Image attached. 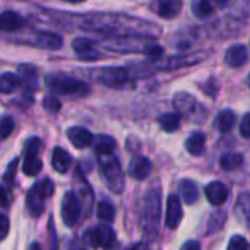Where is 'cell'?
<instances>
[{"label": "cell", "mask_w": 250, "mask_h": 250, "mask_svg": "<svg viewBox=\"0 0 250 250\" xmlns=\"http://www.w3.org/2000/svg\"><path fill=\"white\" fill-rule=\"evenodd\" d=\"M149 22H142L133 18L117 15H88L82 19L81 28L85 31H95L103 34H116L123 37H152Z\"/></svg>", "instance_id": "obj_1"}, {"label": "cell", "mask_w": 250, "mask_h": 250, "mask_svg": "<svg viewBox=\"0 0 250 250\" xmlns=\"http://www.w3.org/2000/svg\"><path fill=\"white\" fill-rule=\"evenodd\" d=\"M160 215H161V193L160 189L152 188L148 190L142 208V227L148 237L154 239L157 236Z\"/></svg>", "instance_id": "obj_2"}, {"label": "cell", "mask_w": 250, "mask_h": 250, "mask_svg": "<svg viewBox=\"0 0 250 250\" xmlns=\"http://www.w3.org/2000/svg\"><path fill=\"white\" fill-rule=\"evenodd\" d=\"M47 85L51 92L59 95H72V97H88L91 94V86L85 82H81L75 78H70L63 73H54L47 78Z\"/></svg>", "instance_id": "obj_3"}, {"label": "cell", "mask_w": 250, "mask_h": 250, "mask_svg": "<svg viewBox=\"0 0 250 250\" xmlns=\"http://www.w3.org/2000/svg\"><path fill=\"white\" fill-rule=\"evenodd\" d=\"M98 164L110 190L114 193H122L125 189V177L119 160L113 154H103L98 155Z\"/></svg>", "instance_id": "obj_4"}, {"label": "cell", "mask_w": 250, "mask_h": 250, "mask_svg": "<svg viewBox=\"0 0 250 250\" xmlns=\"http://www.w3.org/2000/svg\"><path fill=\"white\" fill-rule=\"evenodd\" d=\"M92 76L107 86H120L129 81L130 72L125 67H104L97 69V72Z\"/></svg>", "instance_id": "obj_5"}, {"label": "cell", "mask_w": 250, "mask_h": 250, "mask_svg": "<svg viewBox=\"0 0 250 250\" xmlns=\"http://www.w3.org/2000/svg\"><path fill=\"white\" fill-rule=\"evenodd\" d=\"M81 218V202L73 192H66L62 201V220L64 226L75 227Z\"/></svg>", "instance_id": "obj_6"}, {"label": "cell", "mask_w": 250, "mask_h": 250, "mask_svg": "<svg viewBox=\"0 0 250 250\" xmlns=\"http://www.w3.org/2000/svg\"><path fill=\"white\" fill-rule=\"evenodd\" d=\"M72 47H73V51L79 60L95 62V60L101 59V53L97 50L94 41H91L88 38H75L72 42Z\"/></svg>", "instance_id": "obj_7"}, {"label": "cell", "mask_w": 250, "mask_h": 250, "mask_svg": "<svg viewBox=\"0 0 250 250\" xmlns=\"http://www.w3.org/2000/svg\"><path fill=\"white\" fill-rule=\"evenodd\" d=\"M29 44H34L44 50H59L63 44V38L59 34L48 32V31H38L34 34V41Z\"/></svg>", "instance_id": "obj_8"}, {"label": "cell", "mask_w": 250, "mask_h": 250, "mask_svg": "<svg viewBox=\"0 0 250 250\" xmlns=\"http://www.w3.org/2000/svg\"><path fill=\"white\" fill-rule=\"evenodd\" d=\"M183 218V209L179 198L176 195H170L167 199V212H166V226L171 230L177 229Z\"/></svg>", "instance_id": "obj_9"}, {"label": "cell", "mask_w": 250, "mask_h": 250, "mask_svg": "<svg viewBox=\"0 0 250 250\" xmlns=\"http://www.w3.org/2000/svg\"><path fill=\"white\" fill-rule=\"evenodd\" d=\"M67 138H69L70 144L78 149H85V148L91 146L92 141H94L92 133L82 126H73V127L67 129Z\"/></svg>", "instance_id": "obj_10"}, {"label": "cell", "mask_w": 250, "mask_h": 250, "mask_svg": "<svg viewBox=\"0 0 250 250\" xmlns=\"http://www.w3.org/2000/svg\"><path fill=\"white\" fill-rule=\"evenodd\" d=\"M151 170H152L151 161L142 155L132 158V161L129 164V174L136 180H145L151 174Z\"/></svg>", "instance_id": "obj_11"}, {"label": "cell", "mask_w": 250, "mask_h": 250, "mask_svg": "<svg viewBox=\"0 0 250 250\" xmlns=\"http://www.w3.org/2000/svg\"><path fill=\"white\" fill-rule=\"evenodd\" d=\"M205 195H207V199L212 205L218 207V205H223L227 201V198H229V189L221 182H211L205 188Z\"/></svg>", "instance_id": "obj_12"}, {"label": "cell", "mask_w": 250, "mask_h": 250, "mask_svg": "<svg viewBox=\"0 0 250 250\" xmlns=\"http://www.w3.org/2000/svg\"><path fill=\"white\" fill-rule=\"evenodd\" d=\"M248 59H249L248 48L242 44L231 45L226 51V63L231 67H240V66L246 64Z\"/></svg>", "instance_id": "obj_13"}, {"label": "cell", "mask_w": 250, "mask_h": 250, "mask_svg": "<svg viewBox=\"0 0 250 250\" xmlns=\"http://www.w3.org/2000/svg\"><path fill=\"white\" fill-rule=\"evenodd\" d=\"M23 18L16 12H1L0 13V31L3 32H15L23 26Z\"/></svg>", "instance_id": "obj_14"}, {"label": "cell", "mask_w": 250, "mask_h": 250, "mask_svg": "<svg viewBox=\"0 0 250 250\" xmlns=\"http://www.w3.org/2000/svg\"><path fill=\"white\" fill-rule=\"evenodd\" d=\"M182 7H183L182 0H158L157 3V12L164 19L176 18L182 12Z\"/></svg>", "instance_id": "obj_15"}, {"label": "cell", "mask_w": 250, "mask_h": 250, "mask_svg": "<svg viewBox=\"0 0 250 250\" xmlns=\"http://www.w3.org/2000/svg\"><path fill=\"white\" fill-rule=\"evenodd\" d=\"M51 164H53V168L57 171V173H67V170L70 168V164H72V157L63 149V148H54L53 151V158H51Z\"/></svg>", "instance_id": "obj_16"}, {"label": "cell", "mask_w": 250, "mask_h": 250, "mask_svg": "<svg viewBox=\"0 0 250 250\" xmlns=\"http://www.w3.org/2000/svg\"><path fill=\"white\" fill-rule=\"evenodd\" d=\"M18 70H19V76H21L19 79H21V82H23V85L28 89H31V91L37 89V86H38L37 69L34 66H31V64H21L18 67Z\"/></svg>", "instance_id": "obj_17"}, {"label": "cell", "mask_w": 250, "mask_h": 250, "mask_svg": "<svg viewBox=\"0 0 250 250\" xmlns=\"http://www.w3.org/2000/svg\"><path fill=\"white\" fill-rule=\"evenodd\" d=\"M179 190L182 193V198L183 201L188 204V205H193L195 202H198L199 199V192H198V186L195 182L186 179V180H182L180 185H179Z\"/></svg>", "instance_id": "obj_18"}, {"label": "cell", "mask_w": 250, "mask_h": 250, "mask_svg": "<svg viewBox=\"0 0 250 250\" xmlns=\"http://www.w3.org/2000/svg\"><path fill=\"white\" fill-rule=\"evenodd\" d=\"M205 144H207L205 135L201 133V132H196V133H193V135H190L188 138L185 145H186V149H188L189 154H192L195 157H199L205 151Z\"/></svg>", "instance_id": "obj_19"}, {"label": "cell", "mask_w": 250, "mask_h": 250, "mask_svg": "<svg viewBox=\"0 0 250 250\" xmlns=\"http://www.w3.org/2000/svg\"><path fill=\"white\" fill-rule=\"evenodd\" d=\"M26 207L32 217H40L44 212V198L34 188L26 195Z\"/></svg>", "instance_id": "obj_20"}, {"label": "cell", "mask_w": 250, "mask_h": 250, "mask_svg": "<svg viewBox=\"0 0 250 250\" xmlns=\"http://www.w3.org/2000/svg\"><path fill=\"white\" fill-rule=\"evenodd\" d=\"M236 125V114L231 110H223L218 113L217 120H215V126L221 133H227L230 132Z\"/></svg>", "instance_id": "obj_21"}, {"label": "cell", "mask_w": 250, "mask_h": 250, "mask_svg": "<svg viewBox=\"0 0 250 250\" xmlns=\"http://www.w3.org/2000/svg\"><path fill=\"white\" fill-rule=\"evenodd\" d=\"M95 230H97V236H98L100 246L103 249H111L116 245V233L113 231L111 227H108V226H100Z\"/></svg>", "instance_id": "obj_22"}, {"label": "cell", "mask_w": 250, "mask_h": 250, "mask_svg": "<svg viewBox=\"0 0 250 250\" xmlns=\"http://www.w3.org/2000/svg\"><path fill=\"white\" fill-rule=\"evenodd\" d=\"M195 104H196L195 98L190 97V95L186 94V92H179V94L174 97V107H176L180 113H183V114L192 113V111L195 110Z\"/></svg>", "instance_id": "obj_23"}, {"label": "cell", "mask_w": 250, "mask_h": 250, "mask_svg": "<svg viewBox=\"0 0 250 250\" xmlns=\"http://www.w3.org/2000/svg\"><path fill=\"white\" fill-rule=\"evenodd\" d=\"M92 142H94V146H95V152H97V155H103V154H113V151L116 149V141H114L111 136L100 135V136H97Z\"/></svg>", "instance_id": "obj_24"}, {"label": "cell", "mask_w": 250, "mask_h": 250, "mask_svg": "<svg viewBox=\"0 0 250 250\" xmlns=\"http://www.w3.org/2000/svg\"><path fill=\"white\" fill-rule=\"evenodd\" d=\"M19 85H21V79L15 73L6 72V73H1L0 75V92L1 94H10Z\"/></svg>", "instance_id": "obj_25"}, {"label": "cell", "mask_w": 250, "mask_h": 250, "mask_svg": "<svg viewBox=\"0 0 250 250\" xmlns=\"http://www.w3.org/2000/svg\"><path fill=\"white\" fill-rule=\"evenodd\" d=\"M158 123L166 132H176L180 126V116L176 113H166L158 119Z\"/></svg>", "instance_id": "obj_26"}, {"label": "cell", "mask_w": 250, "mask_h": 250, "mask_svg": "<svg viewBox=\"0 0 250 250\" xmlns=\"http://www.w3.org/2000/svg\"><path fill=\"white\" fill-rule=\"evenodd\" d=\"M243 164V157L240 154H224L220 160V166L226 171H233Z\"/></svg>", "instance_id": "obj_27"}, {"label": "cell", "mask_w": 250, "mask_h": 250, "mask_svg": "<svg viewBox=\"0 0 250 250\" xmlns=\"http://www.w3.org/2000/svg\"><path fill=\"white\" fill-rule=\"evenodd\" d=\"M42 168V163L38 157L25 155V161L22 166V170L26 176H37Z\"/></svg>", "instance_id": "obj_28"}, {"label": "cell", "mask_w": 250, "mask_h": 250, "mask_svg": "<svg viewBox=\"0 0 250 250\" xmlns=\"http://www.w3.org/2000/svg\"><path fill=\"white\" fill-rule=\"evenodd\" d=\"M97 215L101 221H105V223H111L114 221V215H116V209L113 207L111 202L108 201H103L98 204L97 207Z\"/></svg>", "instance_id": "obj_29"}, {"label": "cell", "mask_w": 250, "mask_h": 250, "mask_svg": "<svg viewBox=\"0 0 250 250\" xmlns=\"http://www.w3.org/2000/svg\"><path fill=\"white\" fill-rule=\"evenodd\" d=\"M193 12L199 16V18H205L208 15H211L214 12V6L209 0H193Z\"/></svg>", "instance_id": "obj_30"}, {"label": "cell", "mask_w": 250, "mask_h": 250, "mask_svg": "<svg viewBox=\"0 0 250 250\" xmlns=\"http://www.w3.org/2000/svg\"><path fill=\"white\" fill-rule=\"evenodd\" d=\"M34 189L45 199V198H50V196L53 195V192H54V185H53V182H51L50 179H44V180L38 182V183L34 186Z\"/></svg>", "instance_id": "obj_31"}, {"label": "cell", "mask_w": 250, "mask_h": 250, "mask_svg": "<svg viewBox=\"0 0 250 250\" xmlns=\"http://www.w3.org/2000/svg\"><path fill=\"white\" fill-rule=\"evenodd\" d=\"M15 129V120L10 116L0 117V139H6Z\"/></svg>", "instance_id": "obj_32"}, {"label": "cell", "mask_w": 250, "mask_h": 250, "mask_svg": "<svg viewBox=\"0 0 250 250\" xmlns=\"http://www.w3.org/2000/svg\"><path fill=\"white\" fill-rule=\"evenodd\" d=\"M42 105H44V108H45L48 113H51V114H57V113L60 111V108H62V103H60L59 98L54 97V95L45 97V98L42 100Z\"/></svg>", "instance_id": "obj_33"}, {"label": "cell", "mask_w": 250, "mask_h": 250, "mask_svg": "<svg viewBox=\"0 0 250 250\" xmlns=\"http://www.w3.org/2000/svg\"><path fill=\"white\" fill-rule=\"evenodd\" d=\"M41 151V141L38 138H31L26 141L25 144V155H32V157H38Z\"/></svg>", "instance_id": "obj_34"}, {"label": "cell", "mask_w": 250, "mask_h": 250, "mask_svg": "<svg viewBox=\"0 0 250 250\" xmlns=\"http://www.w3.org/2000/svg\"><path fill=\"white\" fill-rule=\"evenodd\" d=\"M227 250H248V242L242 236H233Z\"/></svg>", "instance_id": "obj_35"}, {"label": "cell", "mask_w": 250, "mask_h": 250, "mask_svg": "<svg viewBox=\"0 0 250 250\" xmlns=\"http://www.w3.org/2000/svg\"><path fill=\"white\" fill-rule=\"evenodd\" d=\"M83 242L92 248V249H97L100 246V242H98V236H97V230H88L85 234H83Z\"/></svg>", "instance_id": "obj_36"}, {"label": "cell", "mask_w": 250, "mask_h": 250, "mask_svg": "<svg viewBox=\"0 0 250 250\" xmlns=\"http://www.w3.org/2000/svg\"><path fill=\"white\" fill-rule=\"evenodd\" d=\"M240 133L243 138H250V113L245 114V117L242 119V123H240Z\"/></svg>", "instance_id": "obj_37"}, {"label": "cell", "mask_w": 250, "mask_h": 250, "mask_svg": "<svg viewBox=\"0 0 250 250\" xmlns=\"http://www.w3.org/2000/svg\"><path fill=\"white\" fill-rule=\"evenodd\" d=\"M7 234H9V220L6 215L0 214V242L4 240Z\"/></svg>", "instance_id": "obj_38"}, {"label": "cell", "mask_w": 250, "mask_h": 250, "mask_svg": "<svg viewBox=\"0 0 250 250\" xmlns=\"http://www.w3.org/2000/svg\"><path fill=\"white\" fill-rule=\"evenodd\" d=\"M180 250H201V245L196 240H188Z\"/></svg>", "instance_id": "obj_39"}, {"label": "cell", "mask_w": 250, "mask_h": 250, "mask_svg": "<svg viewBox=\"0 0 250 250\" xmlns=\"http://www.w3.org/2000/svg\"><path fill=\"white\" fill-rule=\"evenodd\" d=\"M9 204V196H7V192L4 188L0 186V207H7Z\"/></svg>", "instance_id": "obj_40"}, {"label": "cell", "mask_w": 250, "mask_h": 250, "mask_svg": "<svg viewBox=\"0 0 250 250\" xmlns=\"http://www.w3.org/2000/svg\"><path fill=\"white\" fill-rule=\"evenodd\" d=\"M16 164H18V160H15L13 163H10L9 168H7V173L4 174V179H6V180H10V177H13V174H15V167H16Z\"/></svg>", "instance_id": "obj_41"}, {"label": "cell", "mask_w": 250, "mask_h": 250, "mask_svg": "<svg viewBox=\"0 0 250 250\" xmlns=\"http://www.w3.org/2000/svg\"><path fill=\"white\" fill-rule=\"evenodd\" d=\"M209 1L212 3L214 7H224L229 3V0H209Z\"/></svg>", "instance_id": "obj_42"}, {"label": "cell", "mask_w": 250, "mask_h": 250, "mask_svg": "<svg viewBox=\"0 0 250 250\" xmlns=\"http://www.w3.org/2000/svg\"><path fill=\"white\" fill-rule=\"evenodd\" d=\"M31 250H41V246L35 243V245H32V248H31Z\"/></svg>", "instance_id": "obj_43"}, {"label": "cell", "mask_w": 250, "mask_h": 250, "mask_svg": "<svg viewBox=\"0 0 250 250\" xmlns=\"http://www.w3.org/2000/svg\"><path fill=\"white\" fill-rule=\"evenodd\" d=\"M64 1H69V3H82L85 0H64Z\"/></svg>", "instance_id": "obj_44"}, {"label": "cell", "mask_w": 250, "mask_h": 250, "mask_svg": "<svg viewBox=\"0 0 250 250\" xmlns=\"http://www.w3.org/2000/svg\"><path fill=\"white\" fill-rule=\"evenodd\" d=\"M133 250H136V249H133ZM142 250H148V249H145V246H144V248H142Z\"/></svg>", "instance_id": "obj_45"}, {"label": "cell", "mask_w": 250, "mask_h": 250, "mask_svg": "<svg viewBox=\"0 0 250 250\" xmlns=\"http://www.w3.org/2000/svg\"><path fill=\"white\" fill-rule=\"evenodd\" d=\"M249 86H250V76H249Z\"/></svg>", "instance_id": "obj_46"}]
</instances>
